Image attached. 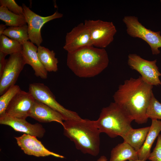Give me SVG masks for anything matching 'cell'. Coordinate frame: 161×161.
Returning <instances> with one entry per match:
<instances>
[{"label":"cell","instance_id":"obj_1","mask_svg":"<svg viewBox=\"0 0 161 161\" xmlns=\"http://www.w3.org/2000/svg\"><path fill=\"white\" fill-rule=\"evenodd\" d=\"M153 88L141 76L131 78L119 86L113 96L114 102L137 124L146 123L148 119L146 112L153 93Z\"/></svg>","mask_w":161,"mask_h":161},{"label":"cell","instance_id":"obj_2","mask_svg":"<svg viewBox=\"0 0 161 161\" xmlns=\"http://www.w3.org/2000/svg\"><path fill=\"white\" fill-rule=\"evenodd\" d=\"M109 62L108 56L104 48L92 46L68 52L66 64L77 76L88 78L101 73L108 66Z\"/></svg>","mask_w":161,"mask_h":161},{"label":"cell","instance_id":"obj_3","mask_svg":"<svg viewBox=\"0 0 161 161\" xmlns=\"http://www.w3.org/2000/svg\"><path fill=\"white\" fill-rule=\"evenodd\" d=\"M64 134L73 141L76 148L94 156L100 152V134L95 121L88 119L64 120Z\"/></svg>","mask_w":161,"mask_h":161},{"label":"cell","instance_id":"obj_4","mask_svg":"<svg viewBox=\"0 0 161 161\" xmlns=\"http://www.w3.org/2000/svg\"><path fill=\"white\" fill-rule=\"evenodd\" d=\"M95 121L100 133H104L111 138L122 137L132 128L133 120L114 102L103 108Z\"/></svg>","mask_w":161,"mask_h":161},{"label":"cell","instance_id":"obj_5","mask_svg":"<svg viewBox=\"0 0 161 161\" xmlns=\"http://www.w3.org/2000/svg\"><path fill=\"white\" fill-rule=\"evenodd\" d=\"M126 27L127 34L131 37L141 38L146 42L151 47L153 55L160 53L161 47L160 32H154L146 28L139 21L137 17L128 16L123 19Z\"/></svg>","mask_w":161,"mask_h":161},{"label":"cell","instance_id":"obj_6","mask_svg":"<svg viewBox=\"0 0 161 161\" xmlns=\"http://www.w3.org/2000/svg\"><path fill=\"white\" fill-rule=\"evenodd\" d=\"M29 92L35 100L43 103L59 113L63 117L64 120L82 119L76 112L66 109L58 102L49 88L44 83H34L30 84Z\"/></svg>","mask_w":161,"mask_h":161},{"label":"cell","instance_id":"obj_7","mask_svg":"<svg viewBox=\"0 0 161 161\" xmlns=\"http://www.w3.org/2000/svg\"><path fill=\"white\" fill-rule=\"evenodd\" d=\"M84 23L89 29L94 47L104 48L113 41L117 30L112 22L89 20H85Z\"/></svg>","mask_w":161,"mask_h":161},{"label":"cell","instance_id":"obj_8","mask_svg":"<svg viewBox=\"0 0 161 161\" xmlns=\"http://www.w3.org/2000/svg\"><path fill=\"white\" fill-rule=\"evenodd\" d=\"M22 7L28 27L29 40L38 47L43 42L41 30L43 25L52 20L62 18L63 14L57 11L51 15L42 16L34 12L25 4H23Z\"/></svg>","mask_w":161,"mask_h":161},{"label":"cell","instance_id":"obj_9","mask_svg":"<svg viewBox=\"0 0 161 161\" xmlns=\"http://www.w3.org/2000/svg\"><path fill=\"white\" fill-rule=\"evenodd\" d=\"M156 62V60H147L136 54H130L128 56L127 63L130 68L138 72L145 82L152 86L161 85L159 78L161 73Z\"/></svg>","mask_w":161,"mask_h":161},{"label":"cell","instance_id":"obj_10","mask_svg":"<svg viewBox=\"0 0 161 161\" xmlns=\"http://www.w3.org/2000/svg\"><path fill=\"white\" fill-rule=\"evenodd\" d=\"M21 52L11 55L7 59L2 73L0 76V95L15 85L19 74L26 64Z\"/></svg>","mask_w":161,"mask_h":161},{"label":"cell","instance_id":"obj_11","mask_svg":"<svg viewBox=\"0 0 161 161\" xmlns=\"http://www.w3.org/2000/svg\"><path fill=\"white\" fill-rule=\"evenodd\" d=\"M35 100L29 92L21 90L8 105L5 115L14 118L26 119L29 117Z\"/></svg>","mask_w":161,"mask_h":161},{"label":"cell","instance_id":"obj_12","mask_svg":"<svg viewBox=\"0 0 161 161\" xmlns=\"http://www.w3.org/2000/svg\"><path fill=\"white\" fill-rule=\"evenodd\" d=\"M93 46L89 29L80 23L66 33L64 49L68 52L88 46Z\"/></svg>","mask_w":161,"mask_h":161},{"label":"cell","instance_id":"obj_13","mask_svg":"<svg viewBox=\"0 0 161 161\" xmlns=\"http://www.w3.org/2000/svg\"><path fill=\"white\" fill-rule=\"evenodd\" d=\"M36 137L24 134L20 136L15 137V138L18 145L26 154L36 157L52 156L61 158H64L63 156L47 149Z\"/></svg>","mask_w":161,"mask_h":161},{"label":"cell","instance_id":"obj_14","mask_svg":"<svg viewBox=\"0 0 161 161\" xmlns=\"http://www.w3.org/2000/svg\"><path fill=\"white\" fill-rule=\"evenodd\" d=\"M0 124L8 126L16 131L42 138L45 133L42 126L38 123L32 124L26 119L14 118L6 115L0 116Z\"/></svg>","mask_w":161,"mask_h":161},{"label":"cell","instance_id":"obj_15","mask_svg":"<svg viewBox=\"0 0 161 161\" xmlns=\"http://www.w3.org/2000/svg\"><path fill=\"white\" fill-rule=\"evenodd\" d=\"M29 117L41 123L56 122L64 124V119L59 113L36 100L30 110Z\"/></svg>","mask_w":161,"mask_h":161},{"label":"cell","instance_id":"obj_16","mask_svg":"<svg viewBox=\"0 0 161 161\" xmlns=\"http://www.w3.org/2000/svg\"><path fill=\"white\" fill-rule=\"evenodd\" d=\"M38 47L28 41L23 45L21 53L26 64L30 65L34 71L35 75L41 78H47L48 72L45 69L38 58Z\"/></svg>","mask_w":161,"mask_h":161},{"label":"cell","instance_id":"obj_17","mask_svg":"<svg viewBox=\"0 0 161 161\" xmlns=\"http://www.w3.org/2000/svg\"><path fill=\"white\" fill-rule=\"evenodd\" d=\"M145 140L137 151L139 160L146 161L151 153V148L156 139L161 131V120L152 119Z\"/></svg>","mask_w":161,"mask_h":161},{"label":"cell","instance_id":"obj_18","mask_svg":"<svg viewBox=\"0 0 161 161\" xmlns=\"http://www.w3.org/2000/svg\"><path fill=\"white\" fill-rule=\"evenodd\" d=\"M138 159L137 152L128 143L123 142L112 149L109 161H127Z\"/></svg>","mask_w":161,"mask_h":161},{"label":"cell","instance_id":"obj_19","mask_svg":"<svg viewBox=\"0 0 161 161\" xmlns=\"http://www.w3.org/2000/svg\"><path fill=\"white\" fill-rule=\"evenodd\" d=\"M150 129V126L130 130L122 137L124 141L137 152L143 145Z\"/></svg>","mask_w":161,"mask_h":161},{"label":"cell","instance_id":"obj_20","mask_svg":"<svg viewBox=\"0 0 161 161\" xmlns=\"http://www.w3.org/2000/svg\"><path fill=\"white\" fill-rule=\"evenodd\" d=\"M37 53L40 62L47 72L57 71L58 61L53 50L40 46L38 47Z\"/></svg>","mask_w":161,"mask_h":161},{"label":"cell","instance_id":"obj_21","mask_svg":"<svg viewBox=\"0 0 161 161\" xmlns=\"http://www.w3.org/2000/svg\"><path fill=\"white\" fill-rule=\"evenodd\" d=\"M0 19L5 22L6 26L10 27L22 26L27 24L24 16L15 14L3 6H0Z\"/></svg>","mask_w":161,"mask_h":161},{"label":"cell","instance_id":"obj_22","mask_svg":"<svg viewBox=\"0 0 161 161\" xmlns=\"http://www.w3.org/2000/svg\"><path fill=\"white\" fill-rule=\"evenodd\" d=\"M3 35L22 45L29 40L27 24L22 26L9 27L6 29Z\"/></svg>","mask_w":161,"mask_h":161},{"label":"cell","instance_id":"obj_23","mask_svg":"<svg viewBox=\"0 0 161 161\" xmlns=\"http://www.w3.org/2000/svg\"><path fill=\"white\" fill-rule=\"evenodd\" d=\"M23 45L18 42L2 35L0 36V51L7 55L21 52Z\"/></svg>","mask_w":161,"mask_h":161},{"label":"cell","instance_id":"obj_24","mask_svg":"<svg viewBox=\"0 0 161 161\" xmlns=\"http://www.w3.org/2000/svg\"><path fill=\"white\" fill-rule=\"evenodd\" d=\"M21 90L18 85H15L1 95L0 97V116L5 114V111L8 105Z\"/></svg>","mask_w":161,"mask_h":161},{"label":"cell","instance_id":"obj_25","mask_svg":"<svg viewBox=\"0 0 161 161\" xmlns=\"http://www.w3.org/2000/svg\"><path fill=\"white\" fill-rule=\"evenodd\" d=\"M147 117L152 119L161 120V103L154 97L153 93L147 108Z\"/></svg>","mask_w":161,"mask_h":161},{"label":"cell","instance_id":"obj_26","mask_svg":"<svg viewBox=\"0 0 161 161\" xmlns=\"http://www.w3.org/2000/svg\"><path fill=\"white\" fill-rule=\"evenodd\" d=\"M0 6L6 7L15 14L24 16L22 6L18 5L14 0H0Z\"/></svg>","mask_w":161,"mask_h":161},{"label":"cell","instance_id":"obj_27","mask_svg":"<svg viewBox=\"0 0 161 161\" xmlns=\"http://www.w3.org/2000/svg\"><path fill=\"white\" fill-rule=\"evenodd\" d=\"M157 138L156 146L148 158L151 161H161V134H159Z\"/></svg>","mask_w":161,"mask_h":161},{"label":"cell","instance_id":"obj_28","mask_svg":"<svg viewBox=\"0 0 161 161\" xmlns=\"http://www.w3.org/2000/svg\"><path fill=\"white\" fill-rule=\"evenodd\" d=\"M7 54L0 51V76L1 75L5 66L7 59H5Z\"/></svg>","mask_w":161,"mask_h":161},{"label":"cell","instance_id":"obj_29","mask_svg":"<svg viewBox=\"0 0 161 161\" xmlns=\"http://www.w3.org/2000/svg\"><path fill=\"white\" fill-rule=\"evenodd\" d=\"M6 28V26L5 24H0V36L3 35V32Z\"/></svg>","mask_w":161,"mask_h":161},{"label":"cell","instance_id":"obj_30","mask_svg":"<svg viewBox=\"0 0 161 161\" xmlns=\"http://www.w3.org/2000/svg\"><path fill=\"white\" fill-rule=\"evenodd\" d=\"M107 159L106 156H102L98 159L97 161H107Z\"/></svg>","mask_w":161,"mask_h":161},{"label":"cell","instance_id":"obj_31","mask_svg":"<svg viewBox=\"0 0 161 161\" xmlns=\"http://www.w3.org/2000/svg\"><path fill=\"white\" fill-rule=\"evenodd\" d=\"M128 161H144L138 159L135 160H129Z\"/></svg>","mask_w":161,"mask_h":161},{"label":"cell","instance_id":"obj_32","mask_svg":"<svg viewBox=\"0 0 161 161\" xmlns=\"http://www.w3.org/2000/svg\"><path fill=\"white\" fill-rule=\"evenodd\" d=\"M160 2H161V0H160Z\"/></svg>","mask_w":161,"mask_h":161}]
</instances>
